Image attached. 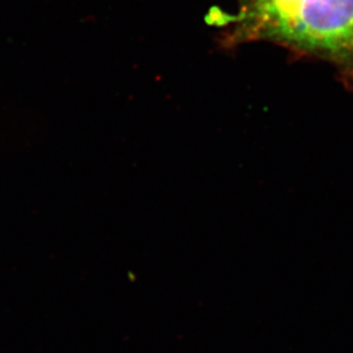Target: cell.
<instances>
[{
    "label": "cell",
    "mask_w": 353,
    "mask_h": 353,
    "mask_svg": "<svg viewBox=\"0 0 353 353\" xmlns=\"http://www.w3.org/2000/svg\"><path fill=\"white\" fill-rule=\"evenodd\" d=\"M234 43L270 41L333 64L353 83V0H236Z\"/></svg>",
    "instance_id": "6da1fadb"
}]
</instances>
